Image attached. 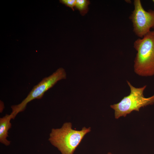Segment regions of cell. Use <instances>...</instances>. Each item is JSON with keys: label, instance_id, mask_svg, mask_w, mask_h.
<instances>
[{"label": "cell", "instance_id": "1", "mask_svg": "<svg viewBox=\"0 0 154 154\" xmlns=\"http://www.w3.org/2000/svg\"><path fill=\"white\" fill-rule=\"evenodd\" d=\"M71 123H65L60 128L52 129L49 141L57 148L61 154H73L85 135L91 127H83L81 130L72 129Z\"/></svg>", "mask_w": 154, "mask_h": 154}, {"label": "cell", "instance_id": "5", "mask_svg": "<svg viewBox=\"0 0 154 154\" xmlns=\"http://www.w3.org/2000/svg\"><path fill=\"white\" fill-rule=\"evenodd\" d=\"M134 9L129 17L133 24V31L139 38H142L154 28V11H146L140 0H135Z\"/></svg>", "mask_w": 154, "mask_h": 154}, {"label": "cell", "instance_id": "2", "mask_svg": "<svg viewBox=\"0 0 154 154\" xmlns=\"http://www.w3.org/2000/svg\"><path fill=\"white\" fill-rule=\"evenodd\" d=\"M133 47L137 52L134 61V72L141 76H154V31L136 40Z\"/></svg>", "mask_w": 154, "mask_h": 154}, {"label": "cell", "instance_id": "10", "mask_svg": "<svg viewBox=\"0 0 154 154\" xmlns=\"http://www.w3.org/2000/svg\"><path fill=\"white\" fill-rule=\"evenodd\" d=\"M153 2L154 3V0H153Z\"/></svg>", "mask_w": 154, "mask_h": 154}, {"label": "cell", "instance_id": "4", "mask_svg": "<svg viewBox=\"0 0 154 154\" xmlns=\"http://www.w3.org/2000/svg\"><path fill=\"white\" fill-rule=\"evenodd\" d=\"M66 78L65 70L60 68L50 76L45 77L35 86L26 97L20 104L11 106V114L14 119L19 113L23 111L27 104L35 99L42 98L45 93L52 88L59 81Z\"/></svg>", "mask_w": 154, "mask_h": 154}, {"label": "cell", "instance_id": "3", "mask_svg": "<svg viewBox=\"0 0 154 154\" xmlns=\"http://www.w3.org/2000/svg\"><path fill=\"white\" fill-rule=\"evenodd\" d=\"M127 83L130 89L129 94L124 97L118 103L110 105V107L114 111L116 119L125 117L133 111L139 112L142 107L154 104V94L150 97H144V91L147 86L136 88L128 81Z\"/></svg>", "mask_w": 154, "mask_h": 154}, {"label": "cell", "instance_id": "8", "mask_svg": "<svg viewBox=\"0 0 154 154\" xmlns=\"http://www.w3.org/2000/svg\"><path fill=\"white\" fill-rule=\"evenodd\" d=\"M59 2L66 6L71 8L73 11L74 10L76 0H60Z\"/></svg>", "mask_w": 154, "mask_h": 154}, {"label": "cell", "instance_id": "6", "mask_svg": "<svg viewBox=\"0 0 154 154\" xmlns=\"http://www.w3.org/2000/svg\"><path fill=\"white\" fill-rule=\"evenodd\" d=\"M13 119L12 115L6 114L0 118V142L6 146H9L11 141L7 139L8 131L11 127V120Z\"/></svg>", "mask_w": 154, "mask_h": 154}, {"label": "cell", "instance_id": "7", "mask_svg": "<svg viewBox=\"0 0 154 154\" xmlns=\"http://www.w3.org/2000/svg\"><path fill=\"white\" fill-rule=\"evenodd\" d=\"M90 1L88 0H76L74 9L78 10L82 15H84L88 11Z\"/></svg>", "mask_w": 154, "mask_h": 154}, {"label": "cell", "instance_id": "9", "mask_svg": "<svg viewBox=\"0 0 154 154\" xmlns=\"http://www.w3.org/2000/svg\"><path fill=\"white\" fill-rule=\"evenodd\" d=\"M107 154H113L111 152H108V153Z\"/></svg>", "mask_w": 154, "mask_h": 154}]
</instances>
